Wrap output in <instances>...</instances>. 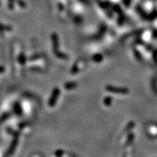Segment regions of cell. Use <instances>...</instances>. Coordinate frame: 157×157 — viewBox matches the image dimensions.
<instances>
[{
    "label": "cell",
    "mask_w": 157,
    "mask_h": 157,
    "mask_svg": "<svg viewBox=\"0 0 157 157\" xmlns=\"http://www.w3.org/2000/svg\"><path fill=\"white\" fill-rule=\"evenodd\" d=\"M105 90L108 92L114 93V94H127L128 92V90L125 88H122V87H116V86H113V85H107L105 87Z\"/></svg>",
    "instance_id": "cell-1"
},
{
    "label": "cell",
    "mask_w": 157,
    "mask_h": 157,
    "mask_svg": "<svg viewBox=\"0 0 157 157\" xmlns=\"http://www.w3.org/2000/svg\"><path fill=\"white\" fill-rule=\"evenodd\" d=\"M60 89L55 88L52 90V95H51V96L50 98V100H49V102H48V104H49L50 107H54L55 106V105L56 104V102L58 100V98L60 96Z\"/></svg>",
    "instance_id": "cell-2"
},
{
    "label": "cell",
    "mask_w": 157,
    "mask_h": 157,
    "mask_svg": "<svg viewBox=\"0 0 157 157\" xmlns=\"http://www.w3.org/2000/svg\"><path fill=\"white\" fill-rule=\"evenodd\" d=\"M52 39V46H53V51L59 50V38L58 36L56 33H52L51 36Z\"/></svg>",
    "instance_id": "cell-3"
},
{
    "label": "cell",
    "mask_w": 157,
    "mask_h": 157,
    "mask_svg": "<svg viewBox=\"0 0 157 157\" xmlns=\"http://www.w3.org/2000/svg\"><path fill=\"white\" fill-rule=\"evenodd\" d=\"M18 143V135L16 134V135H15V137H14V139H13V142H12V143H11V145H10V148L8 149L7 156L11 155V154L14 152L15 149L16 148V146H17Z\"/></svg>",
    "instance_id": "cell-4"
},
{
    "label": "cell",
    "mask_w": 157,
    "mask_h": 157,
    "mask_svg": "<svg viewBox=\"0 0 157 157\" xmlns=\"http://www.w3.org/2000/svg\"><path fill=\"white\" fill-rule=\"evenodd\" d=\"M78 86V84L76 82H67L64 85V87L65 89L68 90H73L75 88H76V87Z\"/></svg>",
    "instance_id": "cell-5"
},
{
    "label": "cell",
    "mask_w": 157,
    "mask_h": 157,
    "mask_svg": "<svg viewBox=\"0 0 157 157\" xmlns=\"http://www.w3.org/2000/svg\"><path fill=\"white\" fill-rule=\"evenodd\" d=\"M54 54L55 55V56H56L57 58H60V59H62V60H67V59L68 58V55H67L66 54H65V53L60 52L59 50L54 51Z\"/></svg>",
    "instance_id": "cell-6"
},
{
    "label": "cell",
    "mask_w": 157,
    "mask_h": 157,
    "mask_svg": "<svg viewBox=\"0 0 157 157\" xmlns=\"http://www.w3.org/2000/svg\"><path fill=\"white\" fill-rule=\"evenodd\" d=\"M92 60L95 63H100L103 60V56L101 54H95L92 56Z\"/></svg>",
    "instance_id": "cell-7"
},
{
    "label": "cell",
    "mask_w": 157,
    "mask_h": 157,
    "mask_svg": "<svg viewBox=\"0 0 157 157\" xmlns=\"http://www.w3.org/2000/svg\"><path fill=\"white\" fill-rule=\"evenodd\" d=\"M13 30V27L10 26H6V25H2L0 23V32L2 33L3 31H11Z\"/></svg>",
    "instance_id": "cell-8"
},
{
    "label": "cell",
    "mask_w": 157,
    "mask_h": 157,
    "mask_svg": "<svg viewBox=\"0 0 157 157\" xmlns=\"http://www.w3.org/2000/svg\"><path fill=\"white\" fill-rule=\"evenodd\" d=\"M112 101H113V98L110 96H107L104 98L103 100V103L106 105V106H110L111 105V103H112Z\"/></svg>",
    "instance_id": "cell-9"
},
{
    "label": "cell",
    "mask_w": 157,
    "mask_h": 157,
    "mask_svg": "<svg viewBox=\"0 0 157 157\" xmlns=\"http://www.w3.org/2000/svg\"><path fill=\"white\" fill-rule=\"evenodd\" d=\"M14 111H15V113L18 115H20L22 113V108L20 105V104L18 103H16L14 106Z\"/></svg>",
    "instance_id": "cell-10"
},
{
    "label": "cell",
    "mask_w": 157,
    "mask_h": 157,
    "mask_svg": "<svg viewBox=\"0 0 157 157\" xmlns=\"http://www.w3.org/2000/svg\"><path fill=\"white\" fill-rule=\"evenodd\" d=\"M18 61L20 63V65H25L26 61V56H25L24 54H20V56L18 58Z\"/></svg>",
    "instance_id": "cell-11"
},
{
    "label": "cell",
    "mask_w": 157,
    "mask_h": 157,
    "mask_svg": "<svg viewBox=\"0 0 157 157\" xmlns=\"http://www.w3.org/2000/svg\"><path fill=\"white\" fill-rule=\"evenodd\" d=\"M78 65H77V64H74L73 66L72 67V69H71V73L72 74H75V73H78Z\"/></svg>",
    "instance_id": "cell-12"
},
{
    "label": "cell",
    "mask_w": 157,
    "mask_h": 157,
    "mask_svg": "<svg viewBox=\"0 0 157 157\" xmlns=\"http://www.w3.org/2000/svg\"><path fill=\"white\" fill-rule=\"evenodd\" d=\"M9 116H10V113H5V114L2 116V118H0V122H4L5 120L7 119L8 118H9Z\"/></svg>",
    "instance_id": "cell-13"
},
{
    "label": "cell",
    "mask_w": 157,
    "mask_h": 157,
    "mask_svg": "<svg viewBox=\"0 0 157 157\" xmlns=\"http://www.w3.org/2000/svg\"><path fill=\"white\" fill-rule=\"evenodd\" d=\"M63 153H64V151L63 150H57L56 152H55V156H58V157H60V156H63Z\"/></svg>",
    "instance_id": "cell-14"
},
{
    "label": "cell",
    "mask_w": 157,
    "mask_h": 157,
    "mask_svg": "<svg viewBox=\"0 0 157 157\" xmlns=\"http://www.w3.org/2000/svg\"><path fill=\"white\" fill-rule=\"evenodd\" d=\"M40 58V55H34L33 56H31L30 58V60H37L38 58Z\"/></svg>",
    "instance_id": "cell-15"
},
{
    "label": "cell",
    "mask_w": 157,
    "mask_h": 157,
    "mask_svg": "<svg viewBox=\"0 0 157 157\" xmlns=\"http://www.w3.org/2000/svg\"><path fill=\"white\" fill-rule=\"evenodd\" d=\"M5 71V68L3 65H0V73H4Z\"/></svg>",
    "instance_id": "cell-16"
}]
</instances>
